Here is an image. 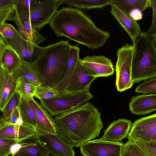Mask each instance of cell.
Returning a JSON list of instances; mask_svg holds the SVG:
<instances>
[{"mask_svg":"<svg viewBox=\"0 0 156 156\" xmlns=\"http://www.w3.org/2000/svg\"><path fill=\"white\" fill-rule=\"evenodd\" d=\"M56 133L72 147H80L98 136L103 125L101 114L92 103L55 116Z\"/></svg>","mask_w":156,"mask_h":156,"instance_id":"obj_1","label":"cell"},{"mask_svg":"<svg viewBox=\"0 0 156 156\" xmlns=\"http://www.w3.org/2000/svg\"><path fill=\"white\" fill-rule=\"evenodd\" d=\"M49 24L58 37H66L91 49L103 46L111 36L98 28L81 10L71 7L57 11Z\"/></svg>","mask_w":156,"mask_h":156,"instance_id":"obj_2","label":"cell"},{"mask_svg":"<svg viewBox=\"0 0 156 156\" xmlns=\"http://www.w3.org/2000/svg\"><path fill=\"white\" fill-rule=\"evenodd\" d=\"M61 41L45 47L33 64L45 80L43 86L55 87L64 78L71 45Z\"/></svg>","mask_w":156,"mask_h":156,"instance_id":"obj_3","label":"cell"},{"mask_svg":"<svg viewBox=\"0 0 156 156\" xmlns=\"http://www.w3.org/2000/svg\"><path fill=\"white\" fill-rule=\"evenodd\" d=\"M154 34L143 32L133 43L131 79L133 83L156 78V46Z\"/></svg>","mask_w":156,"mask_h":156,"instance_id":"obj_4","label":"cell"},{"mask_svg":"<svg viewBox=\"0 0 156 156\" xmlns=\"http://www.w3.org/2000/svg\"><path fill=\"white\" fill-rule=\"evenodd\" d=\"M62 4V0H32L29 8L17 12L21 20L30 22L38 31L50 23Z\"/></svg>","mask_w":156,"mask_h":156,"instance_id":"obj_5","label":"cell"},{"mask_svg":"<svg viewBox=\"0 0 156 156\" xmlns=\"http://www.w3.org/2000/svg\"><path fill=\"white\" fill-rule=\"evenodd\" d=\"M89 90L63 93L55 97L40 100L41 105L52 116L76 108L88 102L93 98Z\"/></svg>","mask_w":156,"mask_h":156,"instance_id":"obj_6","label":"cell"},{"mask_svg":"<svg viewBox=\"0 0 156 156\" xmlns=\"http://www.w3.org/2000/svg\"><path fill=\"white\" fill-rule=\"evenodd\" d=\"M133 49V44H126L117 50L115 84L119 92L131 88L133 84L131 79Z\"/></svg>","mask_w":156,"mask_h":156,"instance_id":"obj_7","label":"cell"},{"mask_svg":"<svg viewBox=\"0 0 156 156\" xmlns=\"http://www.w3.org/2000/svg\"><path fill=\"white\" fill-rule=\"evenodd\" d=\"M128 140H136L156 143V113L135 121L132 125Z\"/></svg>","mask_w":156,"mask_h":156,"instance_id":"obj_8","label":"cell"},{"mask_svg":"<svg viewBox=\"0 0 156 156\" xmlns=\"http://www.w3.org/2000/svg\"><path fill=\"white\" fill-rule=\"evenodd\" d=\"M0 39L14 49L22 59L32 63L44 48L24 39L18 30L12 37L6 38L1 36Z\"/></svg>","mask_w":156,"mask_h":156,"instance_id":"obj_9","label":"cell"},{"mask_svg":"<svg viewBox=\"0 0 156 156\" xmlns=\"http://www.w3.org/2000/svg\"><path fill=\"white\" fill-rule=\"evenodd\" d=\"M123 144L93 140L80 147V153L83 156H121Z\"/></svg>","mask_w":156,"mask_h":156,"instance_id":"obj_10","label":"cell"},{"mask_svg":"<svg viewBox=\"0 0 156 156\" xmlns=\"http://www.w3.org/2000/svg\"><path fill=\"white\" fill-rule=\"evenodd\" d=\"M39 140L49 153L58 156H75L73 147L56 134L36 129Z\"/></svg>","mask_w":156,"mask_h":156,"instance_id":"obj_11","label":"cell"},{"mask_svg":"<svg viewBox=\"0 0 156 156\" xmlns=\"http://www.w3.org/2000/svg\"><path fill=\"white\" fill-rule=\"evenodd\" d=\"M96 78L90 75L79 58L63 93L89 90L91 83Z\"/></svg>","mask_w":156,"mask_h":156,"instance_id":"obj_12","label":"cell"},{"mask_svg":"<svg viewBox=\"0 0 156 156\" xmlns=\"http://www.w3.org/2000/svg\"><path fill=\"white\" fill-rule=\"evenodd\" d=\"M81 59L91 76L97 78L108 77L114 74L111 60L103 55L88 56Z\"/></svg>","mask_w":156,"mask_h":156,"instance_id":"obj_13","label":"cell"},{"mask_svg":"<svg viewBox=\"0 0 156 156\" xmlns=\"http://www.w3.org/2000/svg\"><path fill=\"white\" fill-rule=\"evenodd\" d=\"M49 153L37 133L13 145L11 148V156H47Z\"/></svg>","mask_w":156,"mask_h":156,"instance_id":"obj_14","label":"cell"},{"mask_svg":"<svg viewBox=\"0 0 156 156\" xmlns=\"http://www.w3.org/2000/svg\"><path fill=\"white\" fill-rule=\"evenodd\" d=\"M129 120L121 118L110 123L100 139L108 142L121 143L124 139L128 138L132 125Z\"/></svg>","mask_w":156,"mask_h":156,"instance_id":"obj_15","label":"cell"},{"mask_svg":"<svg viewBox=\"0 0 156 156\" xmlns=\"http://www.w3.org/2000/svg\"><path fill=\"white\" fill-rule=\"evenodd\" d=\"M110 12L130 37L133 43L136 38L143 33L136 21L122 9L113 3H111Z\"/></svg>","mask_w":156,"mask_h":156,"instance_id":"obj_16","label":"cell"},{"mask_svg":"<svg viewBox=\"0 0 156 156\" xmlns=\"http://www.w3.org/2000/svg\"><path fill=\"white\" fill-rule=\"evenodd\" d=\"M129 109L136 115H145L156 110V94H143L131 97Z\"/></svg>","mask_w":156,"mask_h":156,"instance_id":"obj_17","label":"cell"},{"mask_svg":"<svg viewBox=\"0 0 156 156\" xmlns=\"http://www.w3.org/2000/svg\"><path fill=\"white\" fill-rule=\"evenodd\" d=\"M28 99L36 119L37 127L36 129L56 134L54 119L34 97Z\"/></svg>","mask_w":156,"mask_h":156,"instance_id":"obj_18","label":"cell"},{"mask_svg":"<svg viewBox=\"0 0 156 156\" xmlns=\"http://www.w3.org/2000/svg\"><path fill=\"white\" fill-rule=\"evenodd\" d=\"M16 89V81L12 73L0 66V110L2 112Z\"/></svg>","mask_w":156,"mask_h":156,"instance_id":"obj_19","label":"cell"},{"mask_svg":"<svg viewBox=\"0 0 156 156\" xmlns=\"http://www.w3.org/2000/svg\"><path fill=\"white\" fill-rule=\"evenodd\" d=\"M37 134L36 129L23 123L10 125L0 129V137L15 140L16 144Z\"/></svg>","mask_w":156,"mask_h":156,"instance_id":"obj_20","label":"cell"},{"mask_svg":"<svg viewBox=\"0 0 156 156\" xmlns=\"http://www.w3.org/2000/svg\"><path fill=\"white\" fill-rule=\"evenodd\" d=\"M8 20L15 22L21 35L27 41L38 45L40 43L46 40L45 38L38 33L32 26L30 22L21 20L18 16L16 6Z\"/></svg>","mask_w":156,"mask_h":156,"instance_id":"obj_21","label":"cell"},{"mask_svg":"<svg viewBox=\"0 0 156 156\" xmlns=\"http://www.w3.org/2000/svg\"><path fill=\"white\" fill-rule=\"evenodd\" d=\"M21 59L14 49L0 39V66L12 73L20 65Z\"/></svg>","mask_w":156,"mask_h":156,"instance_id":"obj_22","label":"cell"},{"mask_svg":"<svg viewBox=\"0 0 156 156\" xmlns=\"http://www.w3.org/2000/svg\"><path fill=\"white\" fill-rule=\"evenodd\" d=\"M12 74L16 81L19 77H23L37 87L43 86L45 84L44 79L33 64L22 59L20 65Z\"/></svg>","mask_w":156,"mask_h":156,"instance_id":"obj_23","label":"cell"},{"mask_svg":"<svg viewBox=\"0 0 156 156\" xmlns=\"http://www.w3.org/2000/svg\"><path fill=\"white\" fill-rule=\"evenodd\" d=\"M80 48L78 45H71L69 57L65 76L61 81L55 87L59 93L62 94L80 58Z\"/></svg>","mask_w":156,"mask_h":156,"instance_id":"obj_24","label":"cell"},{"mask_svg":"<svg viewBox=\"0 0 156 156\" xmlns=\"http://www.w3.org/2000/svg\"><path fill=\"white\" fill-rule=\"evenodd\" d=\"M111 3L115 4L129 14L135 9H138L142 12L152 7V0H111Z\"/></svg>","mask_w":156,"mask_h":156,"instance_id":"obj_25","label":"cell"},{"mask_svg":"<svg viewBox=\"0 0 156 156\" xmlns=\"http://www.w3.org/2000/svg\"><path fill=\"white\" fill-rule=\"evenodd\" d=\"M19 108L23 123L36 129L37 127L36 119L34 112L30 105L28 99L23 96H21Z\"/></svg>","mask_w":156,"mask_h":156,"instance_id":"obj_26","label":"cell"},{"mask_svg":"<svg viewBox=\"0 0 156 156\" xmlns=\"http://www.w3.org/2000/svg\"><path fill=\"white\" fill-rule=\"evenodd\" d=\"M111 0H62V4L77 8L101 9L110 4Z\"/></svg>","mask_w":156,"mask_h":156,"instance_id":"obj_27","label":"cell"},{"mask_svg":"<svg viewBox=\"0 0 156 156\" xmlns=\"http://www.w3.org/2000/svg\"><path fill=\"white\" fill-rule=\"evenodd\" d=\"M16 91L20 95L29 99L34 97L37 86L23 77L16 80Z\"/></svg>","mask_w":156,"mask_h":156,"instance_id":"obj_28","label":"cell"},{"mask_svg":"<svg viewBox=\"0 0 156 156\" xmlns=\"http://www.w3.org/2000/svg\"><path fill=\"white\" fill-rule=\"evenodd\" d=\"M20 99L21 96L16 91L4 108L0 120L6 121L9 119L13 112L19 106Z\"/></svg>","mask_w":156,"mask_h":156,"instance_id":"obj_29","label":"cell"},{"mask_svg":"<svg viewBox=\"0 0 156 156\" xmlns=\"http://www.w3.org/2000/svg\"><path fill=\"white\" fill-rule=\"evenodd\" d=\"M15 6V0H0V25L8 20Z\"/></svg>","mask_w":156,"mask_h":156,"instance_id":"obj_30","label":"cell"},{"mask_svg":"<svg viewBox=\"0 0 156 156\" xmlns=\"http://www.w3.org/2000/svg\"><path fill=\"white\" fill-rule=\"evenodd\" d=\"M129 141L136 145L146 156H156V143L140 140Z\"/></svg>","mask_w":156,"mask_h":156,"instance_id":"obj_31","label":"cell"},{"mask_svg":"<svg viewBox=\"0 0 156 156\" xmlns=\"http://www.w3.org/2000/svg\"><path fill=\"white\" fill-rule=\"evenodd\" d=\"M59 94L58 90L54 87L41 86L37 87L34 97L40 100L51 98Z\"/></svg>","mask_w":156,"mask_h":156,"instance_id":"obj_32","label":"cell"},{"mask_svg":"<svg viewBox=\"0 0 156 156\" xmlns=\"http://www.w3.org/2000/svg\"><path fill=\"white\" fill-rule=\"evenodd\" d=\"M121 156H146L133 142L128 140L122 145Z\"/></svg>","mask_w":156,"mask_h":156,"instance_id":"obj_33","label":"cell"},{"mask_svg":"<svg viewBox=\"0 0 156 156\" xmlns=\"http://www.w3.org/2000/svg\"><path fill=\"white\" fill-rule=\"evenodd\" d=\"M137 93L152 94L156 93V78L144 81L135 88Z\"/></svg>","mask_w":156,"mask_h":156,"instance_id":"obj_34","label":"cell"},{"mask_svg":"<svg viewBox=\"0 0 156 156\" xmlns=\"http://www.w3.org/2000/svg\"><path fill=\"white\" fill-rule=\"evenodd\" d=\"M15 144L16 142L14 140L0 137V156L11 154V148Z\"/></svg>","mask_w":156,"mask_h":156,"instance_id":"obj_35","label":"cell"},{"mask_svg":"<svg viewBox=\"0 0 156 156\" xmlns=\"http://www.w3.org/2000/svg\"><path fill=\"white\" fill-rule=\"evenodd\" d=\"M17 30L12 25L4 23L0 25L1 36L4 38H10L14 36L17 33Z\"/></svg>","mask_w":156,"mask_h":156,"instance_id":"obj_36","label":"cell"},{"mask_svg":"<svg viewBox=\"0 0 156 156\" xmlns=\"http://www.w3.org/2000/svg\"><path fill=\"white\" fill-rule=\"evenodd\" d=\"M20 116V112L18 107L13 112L8 121L0 120V129L9 125H16V121Z\"/></svg>","mask_w":156,"mask_h":156,"instance_id":"obj_37","label":"cell"},{"mask_svg":"<svg viewBox=\"0 0 156 156\" xmlns=\"http://www.w3.org/2000/svg\"><path fill=\"white\" fill-rule=\"evenodd\" d=\"M153 16L152 23L149 28L145 32L149 34H154L156 31V0H152Z\"/></svg>","mask_w":156,"mask_h":156,"instance_id":"obj_38","label":"cell"},{"mask_svg":"<svg viewBox=\"0 0 156 156\" xmlns=\"http://www.w3.org/2000/svg\"><path fill=\"white\" fill-rule=\"evenodd\" d=\"M130 16L136 21L142 19V12L138 9L132 10L129 14Z\"/></svg>","mask_w":156,"mask_h":156,"instance_id":"obj_39","label":"cell"},{"mask_svg":"<svg viewBox=\"0 0 156 156\" xmlns=\"http://www.w3.org/2000/svg\"><path fill=\"white\" fill-rule=\"evenodd\" d=\"M154 43L155 45V46H156V31L155 33L154 34Z\"/></svg>","mask_w":156,"mask_h":156,"instance_id":"obj_40","label":"cell"},{"mask_svg":"<svg viewBox=\"0 0 156 156\" xmlns=\"http://www.w3.org/2000/svg\"><path fill=\"white\" fill-rule=\"evenodd\" d=\"M47 156H58L53 154L49 153L48 155Z\"/></svg>","mask_w":156,"mask_h":156,"instance_id":"obj_41","label":"cell"}]
</instances>
